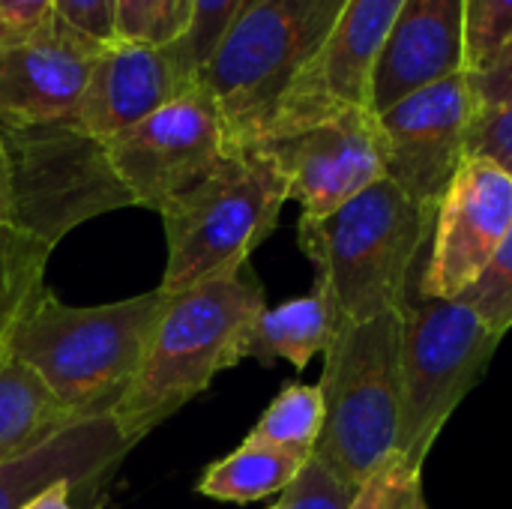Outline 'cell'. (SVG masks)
<instances>
[{"mask_svg":"<svg viewBox=\"0 0 512 509\" xmlns=\"http://www.w3.org/2000/svg\"><path fill=\"white\" fill-rule=\"evenodd\" d=\"M72 483H57L51 489H45L42 495H36L24 509H75L72 504Z\"/></svg>","mask_w":512,"mask_h":509,"instance_id":"cell-34","label":"cell"},{"mask_svg":"<svg viewBox=\"0 0 512 509\" xmlns=\"http://www.w3.org/2000/svg\"><path fill=\"white\" fill-rule=\"evenodd\" d=\"M255 147L273 159L303 219H324L384 180V138L372 108L324 114Z\"/></svg>","mask_w":512,"mask_h":509,"instance_id":"cell-10","label":"cell"},{"mask_svg":"<svg viewBox=\"0 0 512 509\" xmlns=\"http://www.w3.org/2000/svg\"><path fill=\"white\" fill-rule=\"evenodd\" d=\"M111 165L135 207L162 213L228 153L222 114L210 93L195 84L180 99L105 141Z\"/></svg>","mask_w":512,"mask_h":509,"instance_id":"cell-9","label":"cell"},{"mask_svg":"<svg viewBox=\"0 0 512 509\" xmlns=\"http://www.w3.org/2000/svg\"><path fill=\"white\" fill-rule=\"evenodd\" d=\"M510 231L512 177L492 159L468 153L438 204L417 294L459 300Z\"/></svg>","mask_w":512,"mask_h":509,"instance_id":"cell-12","label":"cell"},{"mask_svg":"<svg viewBox=\"0 0 512 509\" xmlns=\"http://www.w3.org/2000/svg\"><path fill=\"white\" fill-rule=\"evenodd\" d=\"M477 102L468 75L435 81L378 114L384 138V177L420 207L438 210L450 180L468 156Z\"/></svg>","mask_w":512,"mask_h":509,"instance_id":"cell-11","label":"cell"},{"mask_svg":"<svg viewBox=\"0 0 512 509\" xmlns=\"http://www.w3.org/2000/svg\"><path fill=\"white\" fill-rule=\"evenodd\" d=\"M477 111L512 108V36L477 69L465 72Z\"/></svg>","mask_w":512,"mask_h":509,"instance_id":"cell-29","label":"cell"},{"mask_svg":"<svg viewBox=\"0 0 512 509\" xmlns=\"http://www.w3.org/2000/svg\"><path fill=\"white\" fill-rule=\"evenodd\" d=\"M246 0H195L192 9V24L189 30L180 36L183 48L189 51L195 69L201 72V66L210 60V54L219 48L222 36L228 33V27L234 24L237 12L243 9Z\"/></svg>","mask_w":512,"mask_h":509,"instance_id":"cell-28","label":"cell"},{"mask_svg":"<svg viewBox=\"0 0 512 509\" xmlns=\"http://www.w3.org/2000/svg\"><path fill=\"white\" fill-rule=\"evenodd\" d=\"M75 420L45 381L21 363L9 345H0V462L15 459L51 435L63 432Z\"/></svg>","mask_w":512,"mask_h":509,"instance_id":"cell-19","label":"cell"},{"mask_svg":"<svg viewBox=\"0 0 512 509\" xmlns=\"http://www.w3.org/2000/svg\"><path fill=\"white\" fill-rule=\"evenodd\" d=\"M324 426V399L318 387L309 384H285V390L270 402L264 417L255 423L249 438L264 444L312 456Z\"/></svg>","mask_w":512,"mask_h":509,"instance_id":"cell-22","label":"cell"},{"mask_svg":"<svg viewBox=\"0 0 512 509\" xmlns=\"http://www.w3.org/2000/svg\"><path fill=\"white\" fill-rule=\"evenodd\" d=\"M468 153L492 159L512 177V108L474 114L468 132Z\"/></svg>","mask_w":512,"mask_h":509,"instance_id":"cell-30","label":"cell"},{"mask_svg":"<svg viewBox=\"0 0 512 509\" xmlns=\"http://www.w3.org/2000/svg\"><path fill=\"white\" fill-rule=\"evenodd\" d=\"M264 309V285L249 264L168 294L144 363L111 411L120 435L135 447L222 369L237 366L240 336Z\"/></svg>","mask_w":512,"mask_h":509,"instance_id":"cell-3","label":"cell"},{"mask_svg":"<svg viewBox=\"0 0 512 509\" xmlns=\"http://www.w3.org/2000/svg\"><path fill=\"white\" fill-rule=\"evenodd\" d=\"M345 0H246L198 72L228 147H255L297 75L315 60Z\"/></svg>","mask_w":512,"mask_h":509,"instance_id":"cell-4","label":"cell"},{"mask_svg":"<svg viewBox=\"0 0 512 509\" xmlns=\"http://www.w3.org/2000/svg\"><path fill=\"white\" fill-rule=\"evenodd\" d=\"M306 462L309 456L264 444L258 438H246L234 453L204 471L198 492L225 504L264 501L270 495H282L297 480Z\"/></svg>","mask_w":512,"mask_h":509,"instance_id":"cell-20","label":"cell"},{"mask_svg":"<svg viewBox=\"0 0 512 509\" xmlns=\"http://www.w3.org/2000/svg\"><path fill=\"white\" fill-rule=\"evenodd\" d=\"M288 201L279 168L258 147H228L216 168L162 207L168 261L162 291H186L249 264Z\"/></svg>","mask_w":512,"mask_h":509,"instance_id":"cell-5","label":"cell"},{"mask_svg":"<svg viewBox=\"0 0 512 509\" xmlns=\"http://www.w3.org/2000/svg\"><path fill=\"white\" fill-rule=\"evenodd\" d=\"M501 336L462 300L411 294L402 309V411L396 456L423 468L453 411L486 375Z\"/></svg>","mask_w":512,"mask_h":509,"instance_id":"cell-7","label":"cell"},{"mask_svg":"<svg viewBox=\"0 0 512 509\" xmlns=\"http://www.w3.org/2000/svg\"><path fill=\"white\" fill-rule=\"evenodd\" d=\"M360 486H351L336 471H330L318 456H309L297 480L282 492L270 509H351Z\"/></svg>","mask_w":512,"mask_h":509,"instance_id":"cell-25","label":"cell"},{"mask_svg":"<svg viewBox=\"0 0 512 509\" xmlns=\"http://www.w3.org/2000/svg\"><path fill=\"white\" fill-rule=\"evenodd\" d=\"M351 509H426L423 498V468H414L393 456L378 474H372Z\"/></svg>","mask_w":512,"mask_h":509,"instance_id":"cell-27","label":"cell"},{"mask_svg":"<svg viewBox=\"0 0 512 509\" xmlns=\"http://www.w3.org/2000/svg\"><path fill=\"white\" fill-rule=\"evenodd\" d=\"M51 252V246L18 231L15 225H0V345L30 300L45 288L42 279Z\"/></svg>","mask_w":512,"mask_h":509,"instance_id":"cell-21","label":"cell"},{"mask_svg":"<svg viewBox=\"0 0 512 509\" xmlns=\"http://www.w3.org/2000/svg\"><path fill=\"white\" fill-rule=\"evenodd\" d=\"M99 48L60 21L42 36L0 45V126L75 120Z\"/></svg>","mask_w":512,"mask_h":509,"instance_id":"cell-15","label":"cell"},{"mask_svg":"<svg viewBox=\"0 0 512 509\" xmlns=\"http://www.w3.org/2000/svg\"><path fill=\"white\" fill-rule=\"evenodd\" d=\"M57 21L99 45L117 39L114 0H57Z\"/></svg>","mask_w":512,"mask_h":509,"instance_id":"cell-32","label":"cell"},{"mask_svg":"<svg viewBox=\"0 0 512 509\" xmlns=\"http://www.w3.org/2000/svg\"><path fill=\"white\" fill-rule=\"evenodd\" d=\"M402 312L342 324L324 351V426L315 453L351 486H363L393 456L402 411Z\"/></svg>","mask_w":512,"mask_h":509,"instance_id":"cell-6","label":"cell"},{"mask_svg":"<svg viewBox=\"0 0 512 509\" xmlns=\"http://www.w3.org/2000/svg\"><path fill=\"white\" fill-rule=\"evenodd\" d=\"M12 171V225L57 246L81 222L135 207L117 177L105 141L75 120L45 126H0Z\"/></svg>","mask_w":512,"mask_h":509,"instance_id":"cell-8","label":"cell"},{"mask_svg":"<svg viewBox=\"0 0 512 509\" xmlns=\"http://www.w3.org/2000/svg\"><path fill=\"white\" fill-rule=\"evenodd\" d=\"M333 315L324 294L315 288L306 297H294L279 306H267L252 318L237 345V360H258L273 366L276 360L306 369L312 357L324 354L333 339Z\"/></svg>","mask_w":512,"mask_h":509,"instance_id":"cell-18","label":"cell"},{"mask_svg":"<svg viewBox=\"0 0 512 509\" xmlns=\"http://www.w3.org/2000/svg\"><path fill=\"white\" fill-rule=\"evenodd\" d=\"M402 3L405 0H345L330 36L285 93L261 141L324 114L369 108L372 69Z\"/></svg>","mask_w":512,"mask_h":509,"instance_id":"cell-13","label":"cell"},{"mask_svg":"<svg viewBox=\"0 0 512 509\" xmlns=\"http://www.w3.org/2000/svg\"><path fill=\"white\" fill-rule=\"evenodd\" d=\"M435 213L384 177L324 219L300 216V249L315 264V288L336 327L405 309Z\"/></svg>","mask_w":512,"mask_h":509,"instance_id":"cell-1","label":"cell"},{"mask_svg":"<svg viewBox=\"0 0 512 509\" xmlns=\"http://www.w3.org/2000/svg\"><path fill=\"white\" fill-rule=\"evenodd\" d=\"M57 24V0H0V45L27 42Z\"/></svg>","mask_w":512,"mask_h":509,"instance_id":"cell-31","label":"cell"},{"mask_svg":"<svg viewBox=\"0 0 512 509\" xmlns=\"http://www.w3.org/2000/svg\"><path fill=\"white\" fill-rule=\"evenodd\" d=\"M162 288L105 306H66L42 288L6 336L57 402L75 417H105L132 387L162 318Z\"/></svg>","mask_w":512,"mask_h":509,"instance_id":"cell-2","label":"cell"},{"mask_svg":"<svg viewBox=\"0 0 512 509\" xmlns=\"http://www.w3.org/2000/svg\"><path fill=\"white\" fill-rule=\"evenodd\" d=\"M195 0H114V33L123 42L162 45L192 24Z\"/></svg>","mask_w":512,"mask_h":509,"instance_id":"cell-23","label":"cell"},{"mask_svg":"<svg viewBox=\"0 0 512 509\" xmlns=\"http://www.w3.org/2000/svg\"><path fill=\"white\" fill-rule=\"evenodd\" d=\"M474 315L495 333L507 336L512 330V231L495 258L486 264V270L477 276V282L459 297Z\"/></svg>","mask_w":512,"mask_h":509,"instance_id":"cell-24","label":"cell"},{"mask_svg":"<svg viewBox=\"0 0 512 509\" xmlns=\"http://www.w3.org/2000/svg\"><path fill=\"white\" fill-rule=\"evenodd\" d=\"M512 36V0H465V72H477Z\"/></svg>","mask_w":512,"mask_h":509,"instance_id":"cell-26","label":"cell"},{"mask_svg":"<svg viewBox=\"0 0 512 509\" xmlns=\"http://www.w3.org/2000/svg\"><path fill=\"white\" fill-rule=\"evenodd\" d=\"M459 72H465V0H405L375 60L369 108L381 114Z\"/></svg>","mask_w":512,"mask_h":509,"instance_id":"cell-16","label":"cell"},{"mask_svg":"<svg viewBox=\"0 0 512 509\" xmlns=\"http://www.w3.org/2000/svg\"><path fill=\"white\" fill-rule=\"evenodd\" d=\"M198 84V69L180 39L147 45L114 39L99 48L87 75L75 123L111 141Z\"/></svg>","mask_w":512,"mask_h":509,"instance_id":"cell-14","label":"cell"},{"mask_svg":"<svg viewBox=\"0 0 512 509\" xmlns=\"http://www.w3.org/2000/svg\"><path fill=\"white\" fill-rule=\"evenodd\" d=\"M132 444L111 414L66 426L39 447L0 462V509H24L57 483L84 486L117 465Z\"/></svg>","mask_w":512,"mask_h":509,"instance_id":"cell-17","label":"cell"},{"mask_svg":"<svg viewBox=\"0 0 512 509\" xmlns=\"http://www.w3.org/2000/svg\"><path fill=\"white\" fill-rule=\"evenodd\" d=\"M0 225H12V171H9V153L0 135Z\"/></svg>","mask_w":512,"mask_h":509,"instance_id":"cell-33","label":"cell"}]
</instances>
